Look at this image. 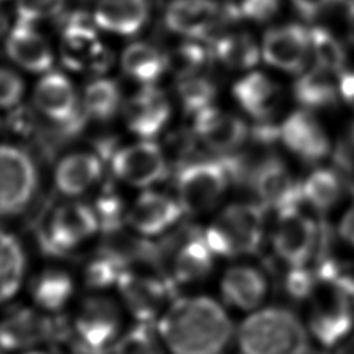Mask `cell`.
I'll list each match as a JSON object with an SVG mask.
<instances>
[{"mask_svg": "<svg viewBox=\"0 0 354 354\" xmlns=\"http://www.w3.org/2000/svg\"><path fill=\"white\" fill-rule=\"evenodd\" d=\"M339 90L348 104L354 101V72L342 73L340 82H339Z\"/></svg>", "mask_w": 354, "mask_h": 354, "instance_id": "cell-46", "label": "cell"}, {"mask_svg": "<svg viewBox=\"0 0 354 354\" xmlns=\"http://www.w3.org/2000/svg\"><path fill=\"white\" fill-rule=\"evenodd\" d=\"M6 50L17 65L29 72L43 73L53 66V53L32 24L17 21L7 37Z\"/></svg>", "mask_w": 354, "mask_h": 354, "instance_id": "cell-24", "label": "cell"}, {"mask_svg": "<svg viewBox=\"0 0 354 354\" xmlns=\"http://www.w3.org/2000/svg\"><path fill=\"white\" fill-rule=\"evenodd\" d=\"M113 293L130 322L153 325L177 295L176 288L156 263L129 267L119 278Z\"/></svg>", "mask_w": 354, "mask_h": 354, "instance_id": "cell-9", "label": "cell"}, {"mask_svg": "<svg viewBox=\"0 0 354 354\" xmlns=\"http://www.w3.org/2000/svg\"><path fill=\"white\" fill-rule=\"evenodd\" d=\"M166 66L167 58L153 46L147 43H133L122 55V68L124 73L147 86L152 84Z\"/></svg>", "mask_w": 354, "mask_h": 354, "instance_id": "cell-31", "label": "cell"}, {"mask_svg": "<svg viewBox=\"0 0 354 354\" xmlns=\"http://www.w3.org/2000/svg\"><path fill=\"white\" fill-rule=\"evenodd\" d=\"M268 223L259 202H232L213 213L202 234L221 261L257 257L267 243Z\"/></svg>", "mask_w": 354, "mask_h": 354, "instance_id": "cell-4", "label": "cell"}, {"mask_svg": "<svg viewBox=\"0 0 354 354\" xmlns=\"http://www.w3.org/2000/svg\"><path fill=\"white\" fill-rule=\"evenodd\" d=\"M35 104L44 116L61 123L72 122L77 112L75 88L59 72H50L40 79L35 88Z\"/></svg>", "mask_w": 354, "mask_h": 354, "instance_id": "cell-25", "label": "cell"}, {"mask_svg": "<svg viewBox=\"0 0 354 354\" xmlns=\"http://www.w3.org/2000/svg\"><path fill=\"white\" fill-rule=\"evenodd\" d=\"M216 275L217 296L231 313H253L271 301L274 281L256 257L224 261Z\"/></svg>", "mask_w": 354, "mask_h": 354, "instance_id": "cell-10", "label": "cell"}, {"mask_svg": "<svg viewBox=\"0 0 354 354\" xmlns=\"http://www.w3.org/2000/svg\"><path fill=\"white\" fill-rule=\"evenodd\" d=\"M77 271L62 260H50L36 270H30L24 293L26 301L46 314L59 317L68 314L80 296Z\"/></svg>", "mask_w": 354, "mask_h": 354, "instance_id": "cell-13", "label": "cell"}, {"mask_svg": "<svg viewBox=\"0 0 354 354\" xmlns=\"http://www.w3.org/2000/svg\"><path fill=\"white\" fill-rule=\"evenodd\" d=\"M311 347L301 314L289 304L270 301L236 321V354H310Z\"/></svg>", "mask_w": 354, "mask_h": 354, "instance_id": "cell-2", "label": "cell"}, {"mask_svg": "<svg viewBox=\"0 0 354 354\" xmlns=\"http://www.w3.org/2000/svg\"><path fill=\"white\" fill-rule=\"evenodd\" d=\"M299 11L307 17L315 15L324 7H326L332 0H292Z\"/></svg>", "mask_w": 354, "mask_h": 354, "instance_id": "cell-45", "label": "cell"}, {"mask_svg": "<svg viewBox=\"0 0 354 354\" xmlns=\"http://www.w3.org/2000/svg\"><path fill=\"white\" fill-rule=\"evenodd\" d=\"M65 315L46 314L26 300L6 304L0 308V354L62 347L66 337Z\"/></svg>", "mask_w": 354, "mask_h": 354, "instance_id": "cell-7", "label": "cell"}, {"mask_svg": "<svg viewBox=\"0 0 354 354\" xmlns=\"http://www.w3.org/2000/svg\"><path fill=\"white\" fill-rule=\"evenodd\" d=\"M37 171L30 156L12 145H0V220L24 213L37 191Z\"/></svg>", "mask_w": 354, "mask_h": 354, "instance_id": "cell-14", "label": "cell"}, {"mask_svg": "<svg viewBox=\"0 0 354 354\" xmlns=\"http://www.w3.org/2000/svg\"><path fill=\"white\" fill-rule=\"evenodd\" d=\"M216 54L223 64L234 69H246L259 61V47L246 33L227 35L216 43Z\"/></svg>", "mask_w": 354, "mask_h": 354, "instance_id": "cell-36", "label": "cell"}, {"mask_svg": "<svg viewBox=\"0 0 354 354\" xmlns=\"http://www.w3.org/2000/svg\"><path fill=\"white\" fill-rule=\"evenodd\" d=\"M281 288L286 299L292 303L303 306L314 293L324 278V272L318 261L307 266L282 268Z\"/></svg>", "mask_w": 354, "mask_h": 354, "instance_id": "cell-33", "label": "cell"}, {"mask_svg": "<svg viewBox=\"0 0 354 354\" xmlns=\"http://www.w3.org/2000/svg\"><path fill=\"white\" fill-rule=\"evenodd\" d=\"M169 354H228L236 321L217 295L177 293L153 324Z\"/></svg>", "mask_w": 354, "mask_h": 354, "instance_id": "cell-1", "label": "cell"}, {"mask_svg": "<svg viewBox=\"0 0 354 354\" xmlns=\"http://www.w3.org/2000/svg\"><path fill=\"white\" fill-rule=\"evenodd\" d=\"M278 8L279 0H242L239 6L241 14L253 21H267Z\"/></svg>", "mask_w": 354, "mask_h": 354, "instance_id": "cell-43", "label": "cell"}, {"mask_svg": "<svg viewBox=\"0 0 354 354\" xmlns=\"http://www.w3.org/2000/svg\"><path fill=\"white\" fill-rule=\"evenodd\" d=\"M18 354H55L53 353L51 348H35V350H28V351H22Z\"/></svg>", "mask_w": 354, "mask_h": 354, "instance_id": "cell-48", "label": "cell"}, {"mask_svg": "<svg viewBox=\"0 0 354 354\" xmlns=\"http://www.w3.org/2000/svg\"><path fill=\"white\" fill-rule=\"evenodd\" d=\"M100 236L93 206L79 199H68L53 207L36 230L37 248L48 260L65 261L84 254Z\"/></svg>", "mask_w": 354, "mask_h": 354, "instance_id": "cell-5", "label": "cell"}, {"mask_svg": "<svg viewBox=\"0 0 354 354\" xmlns=\"http://www.w3.org/2000/svg\"><path fill=\"white\" fill-rule=\"evenodd\" d=\"M29 272V253L24 241L0 225V308L24 292Z\"/></svg>", "mask_w": 354, "mask_h": 354, "instance_id": "cell-19", "label": "cell"}, {"mask_svg": "<svg viewBox=\"0 0 354 354\" xmlns=\"http://www.w3.org/2000/svg\"><path fill=\"white\" fill-rule=\"evenodd\" d=\"M120 104V91L111 79H95L84 90L83 106L86 112L98 120L112 118Z\"/></svg>", "mask_w": 354, "mask_h": 354, "instance_id": "cell-35", "label": "cell"}, {"mask_svg": "<svg viewBox=\"0 0 354 354\" xmlns=\"http://www.w3.org/2000/svg\"><path fill=\"white\" fill-rule=\"evenodd\" d=\"M181 104L187 112H199L207 106L214 98L216 88L212 82L205 77L187 76L183 77L177 87Z\"/></svg>", "mask_w": 354, "mask_h": 354, "instance_id": "cell-39", "label": "cell"}, {"mask_svg": "<svg viewBox=\"0 0 354 354\" xmlns=\"http://www.w3.org/2000/svg\"><path fill=\"white\" fill-rule=\"evenodd\" d=\"M91 206L100 223L101 236L119 234L127 230L126 216L129 205L116 192H102Z\"/></svg>", "mask_w": 354, "mask_h": 354, "instance_id": "cell-37", "label": "cell"}, {"mask_svg": "<svg viewBox=\"0 0 354 354\" xmlns=\"http://www.w3.org/2000/svg\"><path fill=\"white\" fill-rule=\"evenodd\" d=\"M195 131L214 151H232L246 138V124L236 116L207 106L196 113Z\"/></svg>", "mask_w": 354, "mask_h": 354, "instance_id": "cell-23", "label": "cell"}, {"mask_svg": "<svg viewBox=\"0 0 354 354\" xmlns=\"http://www.w3.org/2000/svg\"><path fill=\"white\" fill-rule=\"evenodd\" d=\"M353 138H354V129H353Z\"/></svg>", "mask_w": 354, "mask_h": 354, "instance_id": "cell-51", "label": "cell"}, {"mask_svg": "<svg viewBox=\"0 0 354 354\" xmlns=\"http://www.w3.org/2000/svg\"><path fill=\"white\" fill-rule=\"evenodd\" d=\"M66 0H17L18 21L35 24L36 21L57 15Z\"/></svg>", "mask_w": 354, "mask_h": 354, "instance_id": "cell-41", "label": "cell"}, {"mask_svg": "<svg viewBox=\"0 0 354 354\" xmlns=\"http://www.w3.org/2000/svg\"><path fill=\"white\" fill-rule=\"evenodd\" d=\"M336 239L351 253H354V202H351L339 216L335 225Z\"/></svg>", "mask_w": 354, "mask_h": 354, "instance_id": "cell-44", "label": "cell"}, {"mask_svg": "<svg viewBox=\"0 0 354 354\" xmlns=\"http://www.w3.org/2000/svg\"><path fill=\"white\" fill-rule=\"evenodd\" d=\"M350 105H353V108H354V101H353V102H351V104H350Z\"/></svg>", "mask_w": 354, "mask_h": 354, "instance_id": "cell-50", "label": "cell"}, {"mask_svg": "<svg viewBox=\"0 0 354 354\" xmlns=\"http://www.w3.org/2000/svg\"><path fill=\"white\" fill-rule=\"evenodd\" d=\"M22 91L21 77L10 69H0V108H11L18 104Z\"/></svg>", "mask_w": 354, "mask_h": 354, "instance_id": "cell-42", "label": "cell"}, {"mask_svg": "<svg viewBox=\"0 0 354 354\" xmlns=\"http://www.w3.org/2000/svg\"><path fill=\"white\" fill-rule=\"evenodd\" d=\"M147 0H98L94 8V24L111 33L131 36L147 22Z\"/></svg>", "mask_w": 354, "mask_h": 354, "instance_id": "cell-27", "label": "cell"}, {"mask_svg": "<svg viewBox=\"0 0 354 354\" xmlns=\"http://www.w3.org/2000/svg\"><path fill=\"white\" fill-rule=\"evenodd\" d=\"M308 36L310 47L313 48L318 65L330 72L340 71L344 65L346 54L339 40L324 28H313Z\"/></svg>", "mask_w": 354, "mask_h": 354, "instance_id": "cell-38", "label": "cell"}, {"mask_svg": "<svg viewBox=\"0 0 354 354\" xmlns=\"http://www.w3.org/2000/svg\"><path fill=\"white\" fill-rule=\"evenodd\" d=\"M206 61L205 50L194 43H184L177 47L170 58H167V65L174 71L180 79L192 76Z\"/></svg>", "mask_w": 354, "mask_h": 354, "instance_id": "cell-40", "label": "cell"}, {"mask_svg": "<svg viewBox=\"0 0 354 354\" xmlns=\"http://www.w3.org/2000/svg\"><path fill=\"white\" fill-rule=\"evenodd\" d=\"M112 171L131 187L148 188L167 176V165L155 142L141 141L124 147L113 155Z\"/></svg>", "mask_w": 354, "mask_h": 354, "instance_id": "cell-17", "label": "cell"}, {"mask_svg": "<svg viewBox=\"0 0 354 354\" xmlns=\"http://www.w3.org/2000/svg\"><path fill=\"white\" fill-rule=\"evenodd\" d=\"M65 319L71 354H111L130 324L113 292H83Z\"/></svg>", "mask_w": 354, "mask_h": 354, "instance_id": "cell-3", "label": "cell"}, {"mask_svg": "<svg viewBox=\"0 0 354 354\" xmlns=\"http://www.w3.org/2000/svg\"><path fill=\"white\" fill-rule=\"evenodd\" d=\"M231 173L223 162H198L184 166L176 181L177 201L184 214L202 217L218 210Z\"/></svg>", "mask_w": 354, "mask_h": 354, "instance_id": "cell-12", "label": "cell"}, {"mask_svg": "<svg viewBox=\"0 0 354 354\" xmlns=\"http://www.w3.org/2000/svg\"><path fill=\"white\" fill-rule=\"evenodd\" d=\"M332 73L319 65L304 73L295 84L296 100L307 108H324L333 104L336 86Z\"/></svg>", "mask_w": 354, "mask_h": 354, "instance_id": "cell-32", "label": "cell"}, {"mask_svg": "<svg viewBox=\"0 0 354 354\" xmlns=\"http://www.w3.org/2000/svg\"><path fill=\"white\" fill-rule=\"evenodd\" d=\"M220 261L201 228L181 234L165 253L160 267L176 290L192 292L202 290L203 285L216 278Z\"/></svg>", "mask_w": 354, "mask_h": 354, "instance_id": "cell-11", "label": "cell"}, {"mask_svg": "<svg viewBox=\"0 0 354 354\" xmlns=\"http://www.w3.org/2000/svg\"><path fill=\"white\" fill-rule=\"evenodd\" d=\"M218 18V6L213 0H174L165 12L167 28L176 33L201 37Z\"/></svg>", "mask_w": 354, "mask_h": 354, "instance_id": "cell-28", "label": "cell"}, {"mask_svg": "<svg viewBox=\"0 0 354 354\" xmlns=\"http://www.w3.org/2000/svg\"><path fill=\"white\" fill-rule=\"evenodd\" d=\"M308 50V32L299 25H286L268 30L261 46L266 62L288 72H297L304 66Z\"/></svg>", "mask_w": 354, "mask_h": 354, "instance_id": "cell-20", "label": "cell"}, {"mask_svg": "<svg viewBox=\"0 0 354 354\" xmlns=\"http://www.w3.org/2000/svg\"><path fill=\"white\" fill-rule=\"evenodd\" d=\"M321 241L319 220L300 205L274 213L268 223L266 246L275 261L286 268L318 261Z\"/></svg>", "mask_w": 354, "mask_h": 354, "instance_id": "cell-8", "label": "cell"}, {"mask_svg": "<svg viewBox=\"0 0 354 354\" xmlns=\"http://www.w3.org/2000/svg\"><path fill=\"white\" fill-rule=\"evenodd\" d=\"M234 95L252 116L266 118L277 106L279 91L275 83L266 75L252 72L235 83Z\"/></svg>", "mask_w": 354, "mask_h": 354, "instance_id": "cell-29", "label": "cell"}, {"mask_svg": "<svg viewBox=\"0 0 354 354\" xmlns=\"http://www.w3.org/2000/svg\"><path fill=\"white\" fill-rule=\"evenodd\" d=\"M347 24H348V33L354 41V4L350 6L348 14H347Z\"/></svg>", "mask_w": 354, "mask_h": 354, "instance_id": "cell-47", "label": "cell"}, {"mask_svg": "<svg viewBox=\"0 0 354 354\" xmlns=\"http://www.w3.org/2000/svg\"><path fill=\"white\" fill-rule=\"evenodd\" d=\"M343 185L336 173L328 169L313 171L301 183V203L310 207V212L326 214L340 202Z\"/></svg>", "mask_w": 354, "mask_h": 354, "instance_id": "cell-30", "label": "cell"}, {"mask_svg": "<svg viewBox=\"0 0 354 354\" xmlns=\"http://www.w3.org/2000/svg\"><path fill=\"white\" fill-rule=\"evenodd\" d=\"M170 104L159 88L147 86L141 88L126 106L129 129L144 140L153 138L167 123Z\"/></svg>", "mask_w": 354, "mask_h": 354, "instance_id": "cell-21", "label": "cell"}, {"mask_svg": "<svg viewBox=\"0 0 354 354\" xmlns=\"http://www.w3.org/2000/svg\"><path fill=\"white\" fill-rule=\"evenodd\" d=\"M7 25H8L7 15H6V12L0 8V35L7 29Z\"/></svg>", "mask_w": 354, "mask_h": 354, "instance_id": "cell-49", "label": "cell"}, {"mask_svg": "<svg viewBox=\"0 0 354 354\" xmlns=\"http://www.w3.org/2000/svg\"><path fill=\"white\" fill-rule=\"evenodd\" d=\"M285 145L306 160H318L329 151L328 137L318 120L308 112L292 113L281 127Z\"/></svg>", "mask_w": 354, "mask_h": 354, "instance_id": "cell-22", "label": "cell"}, {"mask_svg": "<svg viewBox=\"0 0 354 354\" xmlns=\"http://www.w3.org/2000/svg\"><path fill=\"white\" fill-rule=\"evenodd\" d=\"M184 216L177 198L145 189L129 205L126 228L144 241L156 242L170 235Z\"/></svg>", "mask_w": 354, "mask_h": 354, "instance_id": "cell-15", "label": "cell"}, {"mask_svg": "<svg viewBox=\"0 0 354 354\" xmlns=\"http://www.w3.org/2000/svg\"><path fill=\"white\" fill-rule=\"evenodd\" d=\"M252 184L257 202L274 213L301 205V183L293 180L286 167L275 159H268L252 173Z\"/></svg>", "mask_w": 354, "mask_h": 354, "instance_id": "cell-18", "label": "cell"}, {"mask_svg": "<svg viewBox=\"0 0 354 354\" xmlns=\"http://www.w3.org/2000/svg\"><path fill=\"white\" fill-rule=\"evenodd\" d=\"M61 58L66 68L91 73L104 72L112 61L90 19L83 14H76L66 22L62 30Z\"/></svg>", "mask_w": 354, "mask_h": 354, "instance_id": "cell-16", "label": "cell"}, {"mask_svg": "<svg viewBox=\"0 0 354 354\" xmlns=\"http://www.w3.org/2000/svg\"><path fill=\"white\" fill-rule=\"evenodd\" d=\"M300 314L314 347L332 353L354 336V297L325 274Z\"/></svg>", "mask_w": 354, "mask_h": 354, "instance_id": "cell-6", "label": "cell"}, {"mask_svg": "<svg viewBox=\"0 0 354 354\" xmlns=\"http://www.w3.org/2000/svg\"><path fill=\"white\" fill-rule=\"evenodd\" d=\"M101 160L93 153H72L65 156L54 173L57 191L68 199L84 195L101 177Z\"/></svg>", "mask_w": 354, "mask_h": 354, "instance_id": "cell-26", "label": "cell"}, {"mask_svg": "<svg viewBox=\"0 0 354 354\" xmlns=\"http://www.w3.org/2000/svg\"><path fill=\"white\" fill-rule=\"evenodd\" d=\"M111 354H169L153 325L130 322Z\"/></svg>", "mask_w": 354, "mask_h": 354, "instance_id": "cell-34", "label": "cell"}]
</instances>
